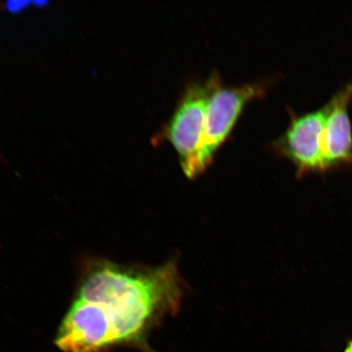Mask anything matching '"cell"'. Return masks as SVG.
<instances>
[{"label": "cell", "instance_id": "cell-3", "mask_svg": "<svg viewBox=\"0 0 352 352\" xmlns=\"http://www.w3.org/2000/svg\"><path fill=\"white\" fill-rule=\"evenodd\" d=\"M219 83V78L214 76L204 83L189 85L165 130V136L177 152L180 165L189 179L195 178L206 105Z\"/></svg>", "mask_w": 352, "mask_h": 352}, {"label": "cell", "instance_id": "cell-6", "mask_svg": "<svg viewBox=\"0 0 352 352\" xmlns=\"http://www.w3.org/2000/svg\"><path fill=\"white\" fill-rule=\"evenodd\" d=\"M344 352H352V341L349 342V344L347 345L346 349Z\"/></svg>", "mask_w": 352, "mask_h": 352}, {"label": "cell", "instance_id": "cell-5", "mask_svg": "<svg viewBox=\"0 0 352 352\" xmlns=\"http://www.w3.org/2000/svg\"><path fill=\"white\" fill-rule=\"evenodd\" d=\"M352 83H347L325 104L327 109L322 134V154L327 170L352 166V124L349 104Z\"/></svg>", "mask_w": 352, "mask_h": 352}, {"label": "cell", "instance_id": "cell-1", "mask_svg": "<svg viewBox=\"0 0 352 352\" xmlns=\"http://www.w3.org/2000/svg\"><path fill=\"white\" fill-rule=\"evenodd\" d=\"M182 296L175 262L144 267L91 261L83 270L55 344L64 352H108L125 346L152 352L149 333L178 311Z\"/></svg>", "mask_w": 352, "mask_h": 352}, {"label": "cell", "instance_id": "cell-2", "mask_svg": "<svg viewBox=\"0 0 352 352\" xmlns=\"http://www.w3.org/2000/svg\"><path fill=\"white\" fill-rule=\"evenodd\" d=\"M265 89L261 85L223 87L219 85L206 105L204 131L195 164V178L208 168L215 153L226 142L245 105L261 98Z\"/></svg>", "mask_w": 352, "mask_h": 352}, {"label": "cell", "instance_id": "cell-4", "mask_svg": "<svg viewBox=\"0 0 352 352\" xmlns=\"http://www.w3.org/2000/svg\"><path fill=\"white\" fill-rule=\"evenodd\" d=\"M327 114L325 104L302 116L293 114L287 130L276 140V151L296 165L298 175L327 171L321 142Z\"/></svg>", "mask_w": 352, "mask_h": 352}]
</instances>
